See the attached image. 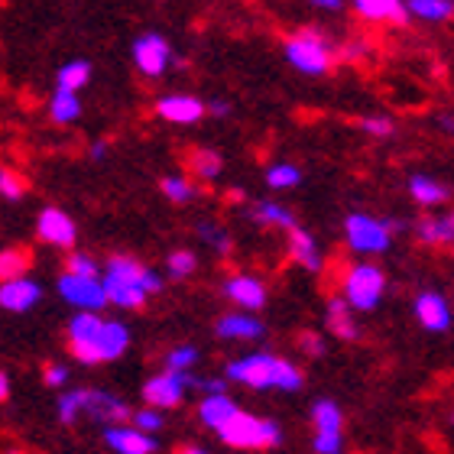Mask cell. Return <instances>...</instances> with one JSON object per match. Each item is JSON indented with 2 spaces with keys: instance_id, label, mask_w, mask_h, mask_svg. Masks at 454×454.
<instances>
[{
  "instance_id": "d6a6232c",
  "label": "cell",
  "mask_w": 454,
  "mask_h": 454,
  "mask_svg": "<svg viewBox=\"0 0 454 454\" xmlns=\"http://www.w3.org/2000/svg\"><path fill=\"white\" fill-rule=\"evenodd\" d=\"M162 195L172 201V205H185V201L195 199V189H192L189 179H182V176H166V179L160 182Z\"/></svg>"
},
{
  "instance_id": "7bdbcfd3",
  "label": "cell",
  "mask_w": 454,
  "mask_h": 454,
  "mask_svg": "<svg viewBox=\"0 0 454 454\" xmlns=\"http://www.w3.org/2000/svg\"><path fill=\"white\" fill-rule=\"evenodd\" d=\"M192 387L201 389L205 396H211V393H227V377L218 380V377H208V380H192Z\"/></svg>"
},
{
  "instance_id": "6da1fadb",
  "label": "cell",
  "mask_w": 454,
  "mask_h": 454,
  "mask_svg": "<svg viewBox=\"0 0 454 454\" xmlns=\"http://www.w3.org/2000/svg\"><path fill=\"white\" fill-rule=\"evenodd\" d=\"M68 348L78 364H107L117 360L130 348V328L123 322H105L98 312L78 309V315L68 322Z\"/></svg>"
},
{
  "instance_id": "e575fe53",
  "label": "cell",
  "mask_w": 454,
  "mask_h": 454,
  "mask_svg": "<svg viewBox=\"0 0 454 454\" xmlns=\"http://www.w3.org/2000/svg\"><path fill=\"white\" fill-rule=\"evenodd\" d=\"M195 364H199V350L192 344H179V348H172L166 354V367L169 370H192Z\"/></svg>"
},
{
  "instance_id": "3957f363",
  "label": "cell",
  "mask_w": 454,
  "mask_h": 454,
  "mask_svg": "<svg viewBox=\"0 0 454 454\" xmlns=\"http://www.w3.org/2000/svg\"><path fill=\"white\" fill-rule=\"evenodd\" d=\"M224 377L250 389H283V393L302 389V373L276 354H247L240 360H231Z\"/></svg>"
},
{
  "instance_id": "9a60e30c",
  "label": "cell",
  "mask_w": 454,
  "mask_h": 454,
  "mask_svg": "<svg viewBox=\"0 0 454 454\" xmlns=\"http://www.w3.org/2000/svg\"><path fill=\"white\" fill-rule=\"evenodd\" d=\"M36 234L39 240H46L52 247H72L78 231H75V221L68 218L62 208H46L36 221Z\"/></svg>"
},
{
  "instance_id": "8992f818",
  "label": "cell",
  "mask_w": 454,
  "mask_h": 454,
  "mask_svg": "<svg viewBox=\"0 0 454 454\" xmlns=\"http://www.w3.org/2000/svg\"><path fill=\"white\" fill-rule=\"evenodd\" d=\"M340 293L348 299L357 312H373L387 293V276L383 270L373 263H354L344 276V286H340Z\"/></svg>"
},
{
  "instance_id": "b9f144b4",
  "label": "cell",
  "mask_w": 454,
  "mask_h": 454,
  "mask_svg": "<svg viewBox=\"0 0 454 454\" xmlns=\"http://www.w3.org/2000/svg\"><path fill=\"white\" fill-rule=\"evenodd\" d=\"M68 270H72V273H85V276H101L98 263L88 254H72V256H68Z\"/></svg>"
},
{
  "instance_id": "e0dca14e",
  "label": "cell",
  "mask_w": 454,
  "mask_h": 454,
  "mask_svg": "<svg viewBox=\"0 0 454 454\" xmlns=\"http://www.w3.org/2000/svg\"><path fill=\"white\" fill-rule=\"evenodd\" d=\"M215 332H218V338H227V340H260L266 334V328L260 318H254L247 309H240V312H234V315H224Z\"/></svg>"
},
{
  "instance_id": "d590c367",
  "label": "cell",
  "mask_w": 454,
  "mask_h": 454,
  "mask_svg": "<svg viewBox=\"0 0 454 454\" xmlns=\"http://www.w3.org/2000/svg\"><path fill=\"white\" fill-rule=\"evenodd\" d=\"M27 263H29V256L23 254V250H4V254H0V276H4V279L20 276L27 270Z\"/></svg>"
},
{
  "instance_id": "f546056e",
  "label": "cell",
  "mask_w": 454,
  "mask_h": 454,
  "mask_svg": "<svg viewBox=\"0 0 454 454\" xmlns=\"http://www.w3.org/2000/svg\"><path fill=\"white\" fill-rule=\"evenodd\" d=\"M302 182V169L295 162H273L266 169V185L270 189H295Z\"/></svg>"
},
{
  "instance_id": "74e56055",
  "label": "cell",
  "mask_w": 454,
  "mask_h": 454,
  "mask_svg": "<svg viewBox=\"0 0 454 454\" xmlns=\"http://www.w3.org/2000/svg\"><path fill=\"white\" fill-rule=\"evenodd\" d=\"M130 422L137 428H143V432H156V428H162V412H160V406H146V409H140V412H133Z\"/></svg>"
},
{
  "instance_id": "ee69618b",
  "label": "cell",
  "mask_w": 454,
  "mask_h": 454,
  "mask_svg": "<svg viewBox=\"0 0 454 454\" xmlns=\"http://www.w3.org/2000/svg\"><path fill=\"white\" fill-rule=\"evenodd\" d=\"M46 387H52V389H59V387H66V380H68V370L62 367V364H49L46 367Z\"/></svg>"
},
{
  "instance_id": "60d3db41",
  "label": "cell",
  "mask_w": 454,
  "mask_h": 454,
  "mask_svg": "<svg viewBox=\"0 0 454 454\" xmlns=\"http://www.w3.org/2000/svg\"><path fill=\"white\" fill-rule=\"evenodd\" d=\"M340 445H344V438H340V432H315V442L312 448L318 454H338Z\"/></svg>"
},
{
  "instance_id": "ab89813d",
  "label": "cell",
  "mask_w": 454,
  "mask_h": 454,
  "mask_svg": "<svg viewBox=\"0 0 454 454\" xmlns=\"http://www.w3.org/2000/svg\"><path fill=\"white\" fill-rule=\"evenodd\" d=\"M360 130L370 133V137L387 140V137H393V121H389V117H364V121H360Z\"/></svg>"
},
{
  "instance_id": "9c48e42d",
  "label": "cell",
  "mask_w": 454,
  "mask_h": 454,
  "mask_svg": "<svg viewBox=\"0 0 454 454\" xmlns=\"http://www.w3.org/2000/svg\"><path fill=\"white\" fill-rule=\"evenodd\" d=\"M189 387H192L189 370H169L166 367L162 373H156V377H150L146 383H143V399H146L150 406L172 409V406H179Z\"/></svg>"
},
{
  "instance_id": "5bb4252c",
  "label": "cell",
  "mask_w": 454,
  "mask_h": 454,
  "mask_svg": "<svg viewBox=\"0 0 454 454\" xmlns=\"http://www.w3.org/2000/svg\"><path fill=\"white\" fill-rule=\"evenodd\" d=\"M224 295L237 309H247V312H260L266 305V286L256 279V276L237 273L224 283Z\"/></svg>"
},
{
  "instance_id": "277c9868",
  "label": "cell",
  "mask_w": 454,
  "mask_h": 454,
  "mask_svg": "<svg viewBox=\"0 0 454 454\" xmlns=\"http://www.w3.org/2000/svg\"><path fill=\"white\" fill-rule=\"evenodd\" d=\"M403 231V221L393 218H373V215H348L344 221V237L354 254H387L393 244V234Z\"/></svg>"
},
{
  "instance_id": "836d02e7",
  "label": "cell",
  "mask_w": 454,
  "mask_h": 454,
  "mask_svg": "<svg viewBox=\"0 0 454 454\" xmlns=\"http://www.w3.org/2000/svg\"><path fill=\"white\" fill-rule=\"evenodd\" d=\"M166 273H169L172 279L192 276L195 273V254H192V250H172V254L166 256Z\"/></svg>"
},
{
  "instance_id": "484cf974",
  "label": "cell",
  "mask_w": 454,
  "mask_h": 454,
  "mask_svg": "<svg viewBox=\"0 0 454 454\" xmlns=\"http://www.w3.org/2000/svg\"><path fill=\"white\" fill-rule=\"evenodd\" d=\"M406 7L412 17L426 20V23H445L454 13L451 0H406Z\"/></svg>"
},
{
  "instance_id": "8fae6325",
  "label": "cell",
  "mask_w": 454,
  "mask_h": 454,
  "mask_svg": "<svg viewBox=\"0 0 454 454\" xmlns=\"http://www.w3.org/2000/svg\"><path fill=\"white\" fill-rule=\"evenodd\" d=\"M105 445L117 454H153L160 448V442L153 438V432H143L137 426H107L105 428Z\"/></svg>"
},
{
  "instance_id": "f1b7e54d",
  "label": "cell",
  "mask_w": 454,
  "mask_h": 454,
  "mask_svg": "<svg viewBox=\"0 0 454 454\" xmlns=\"http://www.w3.org/2000/svg\"><path fill=\"white\" fill-rule=\"evenodd\" d=\"M88 78H91V66H88L85 59H75V62H66V66L56 72V88H72V91H78V88L88 85Z\"/></svg>"
},
{
  "instance_id": "7dc6e473",
  "label": "cell",
  "mask_w": 454,
  "mask_h": 454,
  "mask_svg": "<svg viewBox=\"0 0 454 454\" xmlns=\"http://www.w3.org/2000/svg\"><path fill=\"white\" fill-rule=\"evenodd\" d=\"M315 7H322V10H338L344 7V0H312Z\"/></svg>"
},
{
  "instance_id": "1f68e13d",
  "label": "cell",
  "mask_w": 454,
  "mask_h": 454,
  "mask_svg": "<svg viewBox=\"0 0 454 454\" xmlns=\"http://www.w3.org/2000/svg\"><path fill=\"white\" fill-rule=\"evenodd\" d=\"M192 172L205 182L218 179L221 176V156L215 150H195L192 153Z\"/></svg>"
},
{
  "instance_id": "bcb514c9",
  "label": "cell",
  "mask_w": 454,
  "mask_h": 454,
  "mask_svg": "<svg viewBox=\"0 0 454 454\" xmlns=\"http://www.w3.org/2000/svg\"><path fill=\"white\" fill-rule=\"evenodd\" d=\"M105 156H107V143H95V146H91V160L101 162Z\"/></svg>"
},
{
  "instance_id": "7402d4cb",
  "label": "cell",
  "mask_w": 454,
  "mask_h": 454,
  "mask_svg": "<svg viewBox=\"0 0 454 454\" xmlns=\"http://www.w3.org/2000/svg\"><path fill=\"white\" fill-rule=\"evenodd\" d=\"M409 195L422 205V208H435V205H445L451 199V189L445 182L432 179V176H412L409 179Z\"/></svg>"
},
{
  "instance_id": "4316f807",
  "label": "cell",
  "mask_w": 454,
  "mask_h": 454,
  "mask_svg": "<svg viewBox=\"0 0 454 454\" xmlns=\"http://www.w3.org/2000/svg\"><path fill=\"white\" fill-rule=\"evenodd\" d=\"M254 221L260 224H270V227H283V231H293L295 224V215L283 205H276V201H256L254 205Z\"/></svg>"
},
{
  "instance_id": "d4e9b609",
  "label": "cell",
  "mask_w": 454,
  "mask_h": 454,
  "mask_svg": "<svg viewBox=\"0 0 454 454\" xmlns=\"http://www.w3.org/2000/svg\"><path fill=\"white\" fill-rule=\"evenodd\" d=\"M49 114L56 123H75L82 117V101L72 88H56V95L49 98Z\"/></svg>"
},
{
  "instance_id": "30bf717a",
  "label": "cell",
  "mask_w": 454,
  "mask_h": 454,
  "mask_svg": "<svg viewBox=\"0 0 454 454\" xmlns=\"http://www.w3.org/2000/svg\"><path fill=\"white\" fill-rule=\"evenodd\" d=\"M130 56H133V66L140 68L143 75L160 78V75H166V68H169V62H172V49L160 33H146V36H140L133 43Z\"/></svg>"
},
{
  "instance_id": "f6af8a7d",
  "label": "cell",
  "mask_w": 454,
  "mask_h": 454,
  "mask_svg": "<svg viewBox=\"0 0 454 454\" xmlns=\"http://www.w3.org/2000/svg\"><path fill=\"white\" fill-rule=\"evenodd\" d=\"M302 350L309 354V357H322V354H325L322 338H318V334H312V332H305L302 334Z\"/></svg>"
},
{
  "instance_id": "44dd1931",
  "label": "cell",
  "mask_w": 454,
  "mask_h": 454,
  "mask_svg": "<svg viewBox=\"0 0 454 454\" xmlns=\"http://www.w3.org/2000/svg\"><path fill=\"white\" fill-rule=\"evenodd\" d=\"M234 416H237V406H234V399L227 396V393H211V396L201 399L199 419H201V426H208L211 432H218V428L227 426Z\"/></svg>"
},
{
  "instance_id": "ac0fdd59",
  "label": "cell",
  "mask_w": 454,
  "mask_h": 454,
  "mask_svg": "<svg viewBox=\"0 0 454 454\" xmlns=\"http://www.w3.org/2000/svg\"><path fill=\"white\" fill-rule=\"evenodd\" d=\"M367 23H406L412 13L403 0H350Z\"/></svg>"
},
{
  "instance_id": "5b68a950",
  "label": "cell",
  "mask_w": 454,
  "mask_h": 454,
  "mask_svg": "<svg viewBox=\"0 0 454 454\" xmlns=\"http://www.w3.org/2000/svg\"><path fill=\"white\" fill-rule=\"evenodd\" d=\"M218 438L227 448H276L283 442V428L273 419H256L237 409V416L218 428Z\"/></svg>"
},
{
  "instance_id": "7c38bea8",
  "label": "cell",
  "mask_w": 454,
  "mask_h": 454,
  "mask_svg": "<svg viewBox=\"0 0 454 454\" xmlns=\"http://www.w3.org/2000/svg\"><path fill=\"white\" fill-rule=\"evenodd\" d=\"M416 318L419 325L432 334H442L451 328V309H448L445 295L435 293V289H426V293H419L416 299Z\"/></svg>"
},
{
  "instance_id": "603a6c76",
  "label": "cell",
  "mask_w": 454,
  "mask_h": 454,
  "mask_svg": "<svg viewBox=\"0 0 454 454\" xmlns=\"http://www.w3.org/2000/svg\"><path fill=\"white\" fill-rule=\"evenodd\" d=\"M416 234L422 244H432V247H454V211L451 215H442V218H426L419 221Z\"/></svg>"
},
{
  "instance_id": "7a4b0ae2",
  "label": "cell",
  "mask_w": 454,
  "mask_h": 454,
  "mask_svg": "<svg viewBox=\"0 0 454 454\" xmlns=\"http://www.w3.org/2000/svg\"><path fill=\"white\" fill-rule=\"evenodd\" d=\"M105 286L111 305L117 309H140L153 293L162 289V276L150 266H143L133 256H111L105 266Z\"/></svg>"
},
{
  "instance_id": "816d5d0a",
  "label": "cell",
  "mask_w": 454,
  "mask_h": 454,
  "mask_svg": "<svg viewBox=\"0 0 454 454\" xmlns=\"http://www.w3.org/2000/svg\"><path fill=\"white\" fill-rule=\"evenodd\" d=\"M451 422H454V416H451Z\"/></svg>"
},
{
  "instance_id": "8d00e7d4",
  "label": "cell",
  "mask_w": 454,
  "mask_h": 454,
  "mask_svg": "<svg viewBox=\"0 0 454 454\" xmlns=\"http://www.w3.org/2000/svg\"><path fill=\"white\" fill-rule=\"evenodd\" d=\"M23 192H27V185H23V179H20L13 169H0V195L7 201H17L23 199Z\"/></svg>"
},
{
  "instance_id": "ffe728a7",
  "label": "cell",
  "mask_w": 454,
  "mask_h": 454,
  "mask_svg": "<svg viewBox=\"0 0 454 454\" xmlns=\"http://www.w3.org/2000/svg\"><path fill=\"white\" fill-rule=\"evenodd\" d=\"M289 254H293L295 263L305 266L309 273H318V270L325 266L322 250H318V240H315L309 231H302V227H293V231H289Z\"/></svg>"
},
{
  "instance_id": "4fadbf2b",
  "label": "cell",
  "mask_w": 454,
  "mask_h": 454,
  "mask_svg": "<svg viewBox=\"0 0 454 454\" xmlns=\"http://www.w3.org/2000/svg\"><path fill=\"white\" fill-rule=\"evenodd\" d=\"M39 295H43L39 283H33L27 276H10V279H4V286H0V309H4V312H17V315L29 312V309L39 302Z\"/></svg>"
},
{
  "instance_id": "ba28073f",
  "label": "cell",
  "mask_w": 454,
  "mask_h": 454,
  "mask_svg": "<svg viewBox=\"0 0 454 454\" xmlns=\"http://www.w3.org/2000/svg\"><path fill=\"white\" fill-rule=\"evenodd\" d=\"M59 295L72 309H88V312H101L105 305H111L105 276H85V273H72V270L66 276H59Z\"/></svg>"
},
{
  "instance_id": "d6986e66",
  "label": "cell",
  "mask_w": 454,
  "mask_h": 454,
  "mask_svg": "<svg viewBox=\"0 0 454 454\" xmlns=\"http://www.w3.org/2000/svg\"><path fill=\"white\" fill-rule=\"evenodd\" d=\"M88 416L98 419V422H127L133 419L130 406L123 399L111 396V393H101V389H88Z\"/></svg>"
},
{
  "instance_id": "2e32d148",
  "label": "cell",
  "mask_w": 454,
  "mask_h": 454,
  "mask_svg": "<svg viewBox=\"0 0 454 454\" xmlns=\"http://www.w3.org/2000/svg\"><path fill=\"white\" fill-rule=\"evenodd\" d=\"M156 114L169 123H199L205 117V105L192 95H166L156 101Z\"/></svg>"
},
{
  "instance_id": "cb8c5ba5",
  "label": "cell",
  "mask_w": 454,
  "mask_h": 454,
  "mask_svg": "<svg viewBox=\"0 0 454 454\" xmlns=\"http://www.w3.org/2000/svg\"><path fill=\"white\" fill-rule=\"evenodd\" d=\"M350 309H354V305H350L344 295L328 299V328L344 340L357 338V325H354V318H350Z\"/></svg>"
},
{
  "instance_id": "4dcf8cb0",
  "label": "cell",
  "mask_w": 454,
  "mask_h": 454,
  "mask_svg": "<svg viewBox=\"0 0 454 454\" xmlns=\"http://www.w3.org/2000/svg\"><path fill=\"white\" fill-rule=\"evenodd\" d=\"M85 409H88V389H68V393L59 396V419H62L66 426L78 422V416H82Z\"/></svg>"
},
{
  "instance_id": "52a82bcc",
  "label": "cell",
  "mask_w": 454,
  "mask_h": 454,
  "mask_svg": "<svg viewBox=\"0 0 454 454\" xmlns=\"http://www.w3.org/2000/svg\"><path fill=\"white\" fill-rule=\"evenodd\" d=\"M286 62L295 68V72H302V75H325L328 68H332V46L325 43L318 33H299V36L286 39Z\"/></svg>"
},
{
  "instance_id": "681fc988",
  "label": "cell",
  "mask_w": 454,
  "mask_h": 454,
  "mask_svg": "<svg viewBox=\"0 0 454 454\" xmlns=\"http://www.w3.org/2000/svg\"><path fill=\"white\" fill-rule=\"evenodd\" d=\"M211 111L218 114V117H224V114H227V105H218V101H215V105H211Z\"/></svg>"
},
{
  "instance_id": "83f0119b",
  "label": "cell",
  "mask_w": 454,
  "mask_h": 454,
  "mask_svg": "<svg viewBox=\"0 0 454 454\" xmlns=\"http://www.w3.org/2000/svg\"><path fill=\"white\" fill-rule=\"evenodd\" d=\"M312 422H315V432H340V406L332 403V399H318L312 406Z\"/></svg>"
},
{
  "instance_id": "c3c4849f",
  "label": "cell",
  "mask_w": 454,
  "mask_h": 454,
  "mask_svg": "<svg viewBox=\"0 0 454 454\" xmlns=\"http://www.w3.org/2000/svg\"><path fill=\"white\" fill-rule=\"evenodd\" d=\"M0 399H10V380H7V373H0Z\"/></svg>"
},
{
  "instance_id": "f907efd6",
  "label": "cell",
  "mask_w": 454,
  "mask_h": 454,
  "mask_svg": "<svg viewBox=\"0 0 454 454\" xmlns=\"http://www.w3.org/2000/svg\"><path fill=\"white\" fill-rule=\"evenodd\" d=\"M448 127H454V121H451V123H448Z\"/></svg>"
},
{
  "instance_id": "f35d334b",
  "label": "cell",
  "mask_w": 454,
  "mask_h": 454,
  "mask_svg": "<svg viewBox=\"0 0 454 454\" xmlns=\"http://www.w3.org/2000/svg\"><path fill=\"white\" fill-rule=\"evenodd\" d=\"M199 234L205 237V240H208L221 256L231 254V237H227L224 231H218V227H211V224H199Z\"/></svg>"
}]
</instances>
